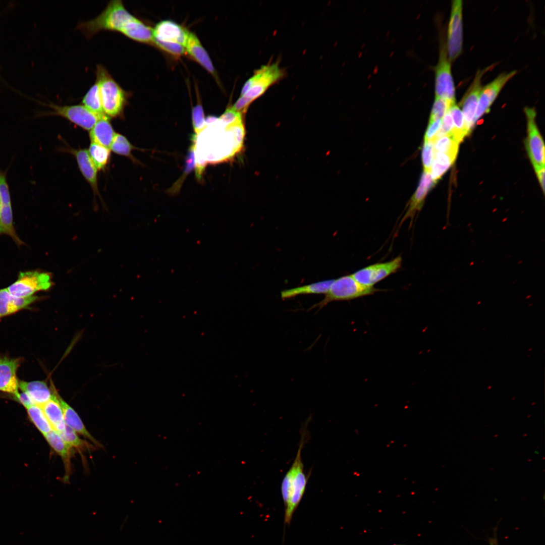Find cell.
<instances>
[{
    "instance_id": "cell-1",
    "label": "cell",
    "mask_w": 545,
    "mask_h": 545,
    "mask_svg": "<svg viewBox=\"0 0 545 545\" xmlns=\"http://www.w3.org/2000/svg\"><path fill=\"white\" fill-rule=\"evenodd\" d=\"M245 135L243 119L225 125L219 118L191 138L194 144L195 175L201 180L207 164L227 160L242 148Z\"/></svg>"
},
{
    "instance_id": "cell-2",
    "label": "cell",
    "mask_w": 545,
    "mask_h": 545,
    "mask_svg": "<svg viewBox=\"0 0 545 545\" xmlns=\"http://www.w3.org/2000/svg\"><path fill=\"white\" fill-rule=\"evenodd\" d=\"M77 28L88 39L100 31L107 30L120 33L137 42L153 43L152 28L128 11L121 0L110 1L98 16L80 22Z\"/></svg>"
},
{
    "instance_id": "cell-3",
    "label": "cell",
    "mask_w": 545,
    "mask_h": 545,
    "mask_svg": "<svg viewBox=\"0 0 545 545\" xmlns=\"http://www.w3.org/2000/svg\"><path fill=\"white\" fill-rule=\"evenodd\" d=\"M306 427L302 429L299 446L290 468L285 475L281 490L285 506L284 522L289 525L305 493L308 476L304 471L301 452L305 444Z\"/></svg>"
},
{
    "instance_id": "cell-4",
    "label": "cell",
    "mask_w": 545,
    "mask_h": 545,
    "mask_svg": "<svg viewBox=\"0 0 545 545\" xmlns=\"http://www.w3.org/2000/svg\"><path fill=\"white\" fill-rule=\"evenodd\" d=\"M284 75L283 70L278 62L262 66L246 81L239 98L232 107L242 114L245 113L253 101L263 95Z\"/></svg>"
},
{
    "instance_id": "cell-5",
    "label": "cell",
    "mask_w": 545,
    "mask_h": 545,
    "mask_svg": "<svg viewBox=\"0 0 545 545\" xmlns=\"http://www.w3.org/2000/svg\"><path fill=\"white\" fill-rule=\"evenodd\" d=\"M95 74L104 114L108 117L122 116L130 93L120 85L102 65H96Z\"/></svg>"
},
{
    "instance_id": "cell-6",
    "label": "cell",
    "mask_w": 545,
    "mask_h": 545,
    "mask_svg": "<svg viewBox=\"0 0 545 545\" xmlns=\"http://www.w3.org/2000/svg\"><path fill=\"white\" fill-rule=\"evenodd\" d=\"M380 289L368 287L358 282L352 276L346 275L334 280L324 297L319 302L310 307L322 308L329 303L337 301H350L374 294Z\"/></svg>"
},
{
    "instance_id": "cell-7",
    "label": "cell",
    "mask_w": 545,
    "mask_h": 545,
    "mask_svg": "<svg viewBox=\"0 0 545 545\" xmlns=\"http://www.w3.org/2000/svg\"><path fill=\"white\" fill-rule=\"evenodd\" d=\"M51 279L49 272L36 270L22 271L17 280L7 289L16 297L26 298L37 292L49 289L53 284Z\"/></svg>"
},
{
    "instance_id": "cell-8",
    "label": "cell",
    "mask_w": 545,
    "mask_h": 545,
    "mask_svg": "<svg viewBox=\"0 0 545 545\" xmlns=\"http://www.w3.org/2000/svg\"><path fill=\"white\" fill-rule=\"evenodd\" d=\"M435 97L456 103L455 87L451 71V62L445 42L441 43L438 63L435 69Z\"/></svg>"
},
{
    "instance_id": "cell-9",
    "label": "cell",
    "mask_w": 545,
    "mask_h": 545,
    "mask_svg": "<svg viewBox=\"0 0 545 545\" xmlns=\"http://www.w3.org/2000/svg\"><path fill=\"white\" fill-rule=\"evenodd\" d=\"M527 121V138L525 145L535 171L544 168V144L535 123L534 108L525 107Z\"/></svg>"
},
{
    "instance_id": "cell-10",
    "label": "cell",
    "mask_w": 545,
    "mask_h": 545,
    "mask_svg": "<svg viewBox=\"0 0 545 545\" xmlns=\"http://www.w3.org/2000/svg\"><path fill=\"white\" fill-rule=\"evenodd\" d=\"M463 2L454 0L452 3L446 44L450 61H455L461 54L463 44Z\"/></svg>"
},
{
    "instance_id": "cell-11",
    "label": "cell",
    "mask_w": 545,
    "mask_h": 545,
    "mask_svg": "<svg viewBox=\"0 0 545 545\" xmlns=\"http://www.w3.org/2000/svg\"><path fill=\"white\" fill-rule=\"evenodd\" d=\"M402 258L398 256L385 262L371 264L352 274L359 283L368 287L374 285L389 276L396 272L401 267Z\"/></svg>"
},
{
    "instance_id": "cell-12",
    "label": "cell",
    "mask_w": 545,
    "mask_h": 545,
    "mask_svg": "<svg viewBox=\"0 0 545 545\" xmlns=\"http://www.w3.org/2000/svg\"><path fill=\"white\" fill-rule=\"evenodd\" d=\"M493 66L478 70L469 87L465 92L459 106L462 107L465 126L468 135L471 133L475 124L474 119L478 105L480 91L482 88L481 79L483 75Z\"/></svg>"
},
{
    "instance_id": "cell-13",
    "label": "cell",
    "mask_w": 545,
    "mask_h": 545,
    "mask_svg": "<svg viewBox=\"0 0 545 545\" xmlns=\"http://www.w3.org/2000/svg\"><path fill=\"white\" fill-rule=\"evenodd\" d=\"M48 105L52 110V112L47 113L48 115L61 116L86 130H90L100 117L81 104L60 106L51 103Z\"/></svg>"
},
{
    "instance_id": "cell-14",
    "label": "cell",
    "mask_w": 545,
    "mask_h": 545,
    "mask_svg": "<svg viewBox=\"0 0 545 545\" xmlns=\"http://www.w3.org/2000/svg\"><path fill=\"white\" fill-rule=\"evenodd\" d=\"M516 73L517 71L514 70L501 73L490 83L482 87L475 114V123L484 114L489 112L490 106L503 88Z\"/></svg>"
},
{
    "instance_id": "cell-15",
    "label": "cell",
    "mask_w": 545,
    "mask_h": 545,
    "mask_svg": "<svg viewBox=\"0 0 545 545\" xmlns=\"http://www.w3.org/2000/svg\"><path fill=\"white\" fill-rule=\"evenodd\" d=\"M435 184L436 182L432 179L430 173L423 171L419 185L409 201L406 211L400 222L399 226H401L406 220L410 219V227H411L416 214L421 209L428 192Z\"/></svg>"
},
{
    "instance_id": "cell-16",
    "label": "cell",
    "mask_w": 545,
    "mask_h": 545,
    "mask_svg": "<svg viewBox=\"0 0 545 545\" xmlns=\"http://www.w3.org/2000/svg\"><path fill=\"white\" fill-rule=\"evenodd\" d=\"M20 358L0 357V391L13 394L19 392V380L17 372L20 365Z\"/></svg>"
},
{
    "instance_id": "cell-17",
    "label": "cell",
    "mask_w": 545,
    "mask_h": 545,
    "mask_svg": "<svg viewBox=\"0 0 545 545\" xmlns=\"http://www.w3.org/2000/svg\"><path fill=\"white\" fill-rule=\"evenodd\" d=\"M189 31L171 20L159 22L152 28L153 40L177 43L185 47Z\"/></svg>"
},
{
    "instance_id": "cell-18",
    "label": "cell",
    "mask_w": 545,
    "mask_h": 545,
    "mask_svg": "<svg viewBox=\"0 0 545 545\" xmlns=\"http://www.w3.org/2000/svg\"><path fill=\"white\" fill-rule=\"evenodd\" d=\"M38 299L34 295L17 298L11 295L7 288L0 289V318L27 308Z\"/></svg>"
},
{
    "instance_id": "cell-19",
    "label": "cell",
    "mask_w": 545,
    "mask_h": 545,
    "mask_svg": "<svg viewBox=\"0 0 545 545\" xmlns=\"http://www.w3.org/2000/svg\"><path fill=\"white\" fill-rule=\"evenodd\" d=\"M70 152L75 156L82 174L91 186L94 194L100 197L97 184V169L88 150L84 149H71Z\"/></svg>"
},
{
    "instance_id": "cell-20",
    "label": "cell",
    "mask_w": 545,
    "mask_h": 545,
    "mask_svg": "<svg viewBox=\"0 0 545 545\" xmlns=\"http://www.w3.org/2000/svg\"><path fill=\"white\" fill-rule=\"evenodd\" d=\"M116 133L105 115L100 117L90 130L89 137L94 142L110 149Z\"/></svg>"
},
{
    "instance_id": "cell-21",
    "label": "cell",
    "mask_w": 545,
    "mask_h": 545,
    "mask_svg": "<svg viewBox=\"0 0 545 545\" xmlns=\"http://www.w3.org/2000/svg\"><path fill=\"white\" fill-rule=\"evenodd\" d=\"M185 51L213 76L215 75L211 60L199 39L191 32L188 33Z\"/></svg>"
},
{
    "instance_id": "cell-22",
    "label": "cell",
    "mask_w": 545,
    "mask_h": 545,
    "mask_svg": "<svg viewBox=\"0 0 545 545\" xmlns=\"http://www.w3.org/2000/svg\"><path fill=\"white\" fill-rule=\"evenodd\" d=\"M59 396L56 392H52L51 398L40 406L53 429L61 432L65 429L66 425Z\"/></svg>"
},
{
    "instance_id": "cell-23",
    "label": "cell",
    "mask_w": 545,
    "mask_h": 545,
    "mask_svg": "<svg viewBox=\"0 0 545 545\" xmlns=\"http://www.w3.org/2000/svg\"><path fill=\"white\" fill-rule=\"evenodd\" d=\"M59 400L63 409L66 425L71 427L78 434L90 440L96 446L101 447L98 442L87 430L76 411L60 396H59Z\"/></svg>"
},
{
    "instance_id": "cell-24",
    "label": "cell",
    "mask_w": 545,
    "mask_h": 545,
    "mask_svg": "<svg viewBox=\"0 0 545 545\" xmlns=\"http://www.w3.org/2000/svg\"><path fill=\"white\" fill-rule=\"evenodd\" d=\"M19 389L27 393L36 405H42L52 397L51 391L44 381L19 380Z\"/></svg>"
},
{
    "instance_id": "cell-25",
    "label": "cell",
    "mask_w": 545,
    "mask_h": 545,
    "mask_svg": "<svg viewBox=\"0 0 545 545\" xmlns=\"http://www.w3.org/2000/svg\"><path fill=\"white\" fill-rule=\"evenodd\" d=\"M333 281L334 280L322 281L284 290L281 292V297L283 300H285L301 295L325 294L328 291Z\"/></svg>"
},
{
    "instance_id": "cell-26",
    "label": "cell",
    "mask_w": 545,
    "mask_h": 545,
    "mask_svg": "<svg viewBox=\"0 0 545 545\" xmlns=\"http://www.w3.org/2000/svg\"><path fill=\"white\" fill-rule=\"evenodd\" d=\"M456 157L451 154L434 151L433 160L430 171L432 179L437 182L453 165Z\"/></svg>"
},
{
    "instance_id": "cell-27",
    "label": "cell",
    "mask_w": 545,
    "mask_h": 545,
    "mask_svg": "<svg viewBox=\"0 0 545 545\" xmlns=\"http://www.w3.org/2000/svg\"><path fill=\"white\" fill-rule=\"evenodd\" d=\"M44 437L51 448L64 461L66 471L67 468L69 471L71 449L65 442L60 433L54 429L44 435Z\"/></svg>"
},
{
    "instance_id": "cell-28",
    "label": "cell",
    "mask_w": 545,
    "mask_h": 545,
    "mask_svg": "<svg viewBox=\"0 0 545 545\" xmlns=\"http://www.w3.org/2000/svg\"><path fill=\"white\" fill-rule=\"evenodd\" d=\"M82 103L96 115L101 117L105 115L102 107L99 85L96 80L82 98Z\"/></svg>"
},
{
    "instance_id": "cell-29",
    "label": "cell",
    "mask_w": 545,
    "mask_h": 545,
    "mask_svg": "<svg viewBox=\"0 0 545 545\" xmlns=\"http://www.w3.org/2000/svg\"><path fill=\"white\" fill-rule=\"evenodd\" d=\"M449 112L453 122V129L451 136L459 144L468 135L463 115L459 106L456 103L451 106Z\"/></svg>"
},
{
    "instance_id": "cell-30",
    "label": "cell",
    "mask_w": 545,
    "mask_h": 545,
    "mask_svg": "<svg viewBox=\"0 0 545 545\" xmlns=\"http://www.w3.org/2000/svg\"><path fill=\"white\" fill-rule=\"evenodd\" d=\"M27 410L30 419L43 435L53 429L40 405H33Z\"/></svg>"
},
{
    "instance_id": "cell-31",
    "label": "cell",
    "mask_w": 545,
    "mask_h": 545,
    "mask_svg": "<svg viewBox=\"0 0 545 545\" xmlns=\"http://www.w3.org/2000/svg\"><path fill=\"white\" fill-rule=\"evenodd\" d=\"M89 155L97 169L103 170L109 162L110 149L91 142L88 150Z\"/></svg>"
},
{
    "instance_id": "cell-32",
    "label": "cell",
    "mask_w": 545,
    "mask_h": 545,
    "mask_svg": "<svg viewBox=\"0 0 545 545\" xmlns=\"http://www.w3.org/2000/svg\"><path fill=\"white\" fill-rule=\"evenodd\" d=\"M194 148L195 146L194 143L192 142L191 145L188 150L187 155L186 156L185 161V167L183 173L178 181L174 184V185L169 190L170 194H176L180 190L181 186L184 181L185 178L191 172L193 169L195 167V156H194Z\"/></svg>"
},
{
    "instance_id": "cell-33",
    "label": "cell",
    "mask_w": 545,
    "mask_h": 545,
    "mask_svg": "<svg viewBox=\"0 0 545 545\" xmlns=\"http://www.w3.org/2000/svg\"><path fill=\"white\" fill-rule=\"evenodd\" d=\"M59 433L71 449L75 448L82 451L88 448V444L82 440L78 433L68 426L66 425L65 429Z\"/></svg>"
},
{
    "instance_id": "cell-34",
    "label": "cell",
    "mask_w": 545,
    "mask_h": 545,
    "mask_svg": "<svg viewBox=\"0 0 545 545\" xmlns=\"http://www.w3.org/2000/svg\"><path fill=\"white\" fill-rule=\"evenodd\" d=\"M134 146L127 138L119 133H116L110 149L115 153L133 158L132 151Z\"/></svg>"
},
{
    "instance_id": "cell-35",
    "label": "cell",
    "mask_w": 545,
    "mask_h": 545,
    "mask_svg": "<svg viewBox=\"0 0 545 545\" xmlns=\"http://www.w3.org/2000/svg\"><path fill=\"white\" fill-rule=\"evenodd\" d=\"M459 144L451 136H445L434 141V151L457 156Z\"/></svg>"
},
{
    "instance_id": "cell-36",
    "label": "cell",
    "mask_w": 545,
    "mask_h": 545,
    "mask_svg": "<svg viewBox=\"0 0 545 545\" xmlns=\"http://www.w3.org/2000/svg\"><path fill=\"white\" fill-rule=\"evenodd\" d=\"M454 104L443 98L435 96L429 120H442L451 106Z\"/></svg>"
},
{
    "instance_id": "cell-37",
    "label": "cell",
    "mask_w": 545,
    "mask_h": 545,
    "mask_svg": "<svg viewBox=\"0 0 545 545\" xmlns=\"http://www.w3.org/2000/svg\"><path fill=\"white\" fill-rule=\"evenodd\" d=\"M192 121L194 134L197 135L205 127V119L201 104H197L192 110Z\"/></svg>"
},
{
    "instance_id": "cell-38",
    "label": "cell",
    "mask_w": 545,
    "mask_h": 545,
    "mask_svg": "<svg viewBox=\"0 0 545 545\" xmlns=\"http://www.w3.org/2000/svg\"><path fill=\"white\" fill-rule=\"evenodd\" d=\"M434 141H424L422 151V161L424 171L429 172L434 155Z\"/></svg>"
},
{
    "instance_id": "cell-39",
    "label": "cell",
    "mask_w": 545,
    "mask_h": 545,
    "mask_svg": "<svg viewBox=\"0 0 545 545\" xmlns=\"http://www.w3.org/2000/svg\"><path fill=\"white\" fill-rule=\"evenodd\" d=\"M153 43L160 48L175 56H180L185 52V47L179 43L165 42L155 39L153 40Z\"/></svg>"
},
{
    "instance_id": "cell-40",
    "label": "cell",
    "mask_w": 545,
    "mask_h": 545,
    "mask_svg": "<svg viewBox=\"0 0 545 545\" xmlns=\"http://www.w3.org/2000/svg\"><path fill=\"white\" fill-rule=\"evenodd\" d=\"M453 129V122L449 109L442 119L441 128L436 135L434 141L445 136H451Z\"/></svg>"
},
{
    "instance_id": "cell-41",
    "label": "cell",
    "mask_w": 545,
    "mask_h": 545,
    "mask_svg": "<svg viewBox=\"0 0 545 545\" xmlns=\"http://www.w3.org/2000/svg\"><path fill=\"white\" fill-rule=\"evenodd\" d=\"M0 199L1 205H11L9 186L4 174L0 173Z\"/></svg>"
},
{
    "instance_id": "cell-42",
    "label": "cell",
    "mask_w": 545,
    "mask_h": 545,
    "mask_svg": "<svg viewBox=\"0 0 545 545\" xmlns=\"http://www.w3.org/2000/svg\"><path fill=\"white\" fill-rule=\"evenodd\" d=\"M442 124V120H429L427 129L424 135V141H434Z\"/></svg>"
},
{
    "instance_id": "cell-43",
    "label": "cell",
    "mask_w": 545,
    "mask_h": 545,
    "mask_svg": "<svg viewBox=\"0 0 545 545\" xmlns=\"http://www.w3.org/2000/svg\"><path fill=\"white\" fill-rule=\"evenodd\" d=\"M14 396L16 399L26 408L35 405V403L27 393L24 392H22L21 393L18 392V393L14 395Z\"/></svg>"
},
{
    "instance_id": "cell-44",
    "label": "cell",
    "mask_w": 545,
    "mask_h": 545,
    "mask_svg": "<svg viewBox=\"0 0 545 545\" xmlns=\"http://www.w3.org/2000/svg\"><path fill=\"white\" fill-rule=\"evenodd\" d=\"M542 191L544 192V168L535 171Z\"/></svg>"
},
{
    "instance_id": "cell-45",
    "label": "cell",
    "mask_w": 545,
    "mask_h": 545,
    "mask_svg": "<svg viewBox=\"0 0 545 545\" xmlns=\"http://www.w3.org/2000/svg\"><path fill=\"white\" fill-rule=\"evenodd\" d=\"M1 199H0V209H1Z\"/></svg>"
},
{
    "instance_id": "cell-46",
    "label": "cell",
    "mask_w": 545,
    "mask_h": 545,
    "mask_svg": "<svg viewBox=\"0 0 545 545\" xmlns=\"http://www.w3.org/2000/svg\"><path fill=\"white\" fill-rule=\"evenodd\" d=\"M394 545H403V544H394Z\"/></svg>"
}]
</instances>
